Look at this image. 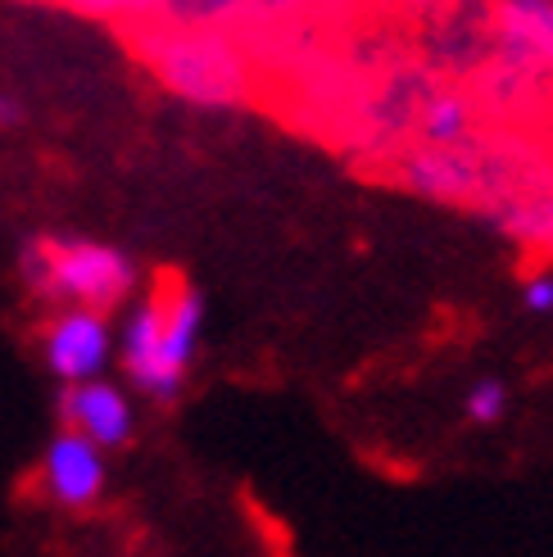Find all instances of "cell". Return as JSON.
Segmentation results:
<instances>
[{"instance_id":"cell-1","label":"cell","mask_w":553,"mask_h":557,"mask_svg":"<svg viewBox=\"0 0 553 557\" xmlns=\"http://www.w3.org/2000/svg\"><path fill=\"white\" fill-rule=\"evenodd\" d=\"M23 286L46 304H73L87 313H109L136 290V268L123 249L100 240L33 236L19 249Z\"/></svg>"},{"instance_id":"cell-6","label":"cell","mask_w":553,"mask_h":557,"mask_svg":"<svg viewBox=\"0 0 553 557\" xmlns=\"http://www.w3.org/2000/svg\"><path fill=\"white\" fill-rule=\"evenodd\" d=\"M500 37L513 64H553V5H508Z\"/></svg>"},{"instance_id":"cell-10","label":"cell","mask_w":553,"mask_h":557,"mask_svg":"<svg viewBox=\"0 0 553 557\" xmlns=\"http://www.w3.org/2000/svg\"><path fill=\"white\" fill-rule=\"evenodd\" d=\"M521 295H527V309H536V313H553V272H536Z\"/></svg>"},{"instance_id":"cell-12","label":"cell","mask_w":553,"mask_h":557,"mask_svg":"<svg viewBox=\"0 0 553 557\" xmlns=\"http://www.w3.org/2000/svg\"><path fill=\"white\" fill-rule=\"evenodd\" d=\"M549 245H553V240H549Z\"/></svg>"},{"instance_id":"cell-7","label":"cell","mask_w":553,"mask_h":557,"mask_svg":"<svg viewBox=\"0 0 553 557\" xmlns=\"http://www.w3.org/2000/svg\"><path fill=\"white\" fill-rule=\"evenodd\" d=\"M408 182L435 200H463L477 190V163L458 150H431L408 163Z\"/></svg>"},{"instance_id":"cell-8","label":"cell","mask_w":553,"mask_h":557,"mask_svg":"<svg viewBox=\"0 0 553 557\" xmlns=\"http://www.w3.org/2000/svg\"><path fill=\"white\" fill-rule=\"evenodd\" d=\"M422 127H427L431 141L454 146L458 136L467 132V104H463L458 96H435V100L422 109Z\"/></svg>"},{"instance_id":"cell-4","label":"cell","mask_w":553,"mask_h":557,"mask_svg":"<svg viewBox=\"0 0 553 557\" xmlns=\"http://www.w3.org/2000/svg\"><path fill=\"white\" fill-rule=\"evenodd\" d=\"M41 490L60 508L82 512L105 494V454L73 431H60L41 454Z\"/></svg>"},{"instance_id":"cell-11","label":"cell","mask_w":553,"mask_h":557,"mask_svg":"<svg viewBox=\"0 0 553 557\" xmlns=\"http://www.w3.org/2000/svg\"><path fill=\"white\" fill-rule=\"evenodd\" d=\"M23 123V100L14 91H0V132H10Z\"/></svg>"},{"instance_id":"cell-2","label":"cell","mask_w":553,"mask_h":557,"mask_svg":"<svg viewBox=\"0 0 553 557\" xmlns=\"http://www.w3.org/2000/svg\"><path fill=\"white\" fill-rule=\"evenodd\" d=\"M150 64L163 77V87L177 91L182 100L196 104H236L245 100V60L236 54L232 41L213 33H177L150 41Z\"/></svg>"},{"instance_id":"cell-3","label":"cell","mask_w":553,"mask_h":557,"mask_svg":"<svg viewBox=\"0 0 553 557\" xmlns=\"http://www.w3.org/2000/svg\"><path fill=\"white\" fill-rule=\"evenodd\" d=\"M109 354H114V331H109L105 313H87V309H64L46 326L41 336V358L46 368L60 376L64 385H82V381H100Z\"/></svg>"},{"instance_id":"cell-5","label":"cell","mask_w":553,"mask_h":557,"mask_svg":"<svg viewBox=\"0 0 553 557\" xmlns=\"http://www.w3.org/2000/svg\"><path fill=\"white\" fill-rule=\"evenodd\" d=\"M60 417L64 431L82 435L96 449H119L132 440V404L114 381H82V385H64L60 395Z\"/></svg>"},{"instance_id":"cell-9","label":"cell","mask_w":553,"mask_h":557,"mask_svg":"<svg viewBox=\"0 0 553 557\" xmlns=\"http://www.w3.org/2000/svg\"><path fill=\"white\" fill-rule=\"evenodd\" d=\"M504 412H508V389H504V381L486 376V381H477L472 389H467V417H472V422H500Z\"/></svg>"}]
</instances>
